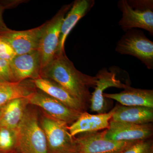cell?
<instances>
[{
    "label": "cell",
    "mask_w": 153,
    "mask_h": 153,
    "mask_svg": "<svg viewBox=\"0 0 153 153\" xmlns=\"http://www.w3.org/2000/svg\"><path fill=\"white\" fill-rule=\"evenodd\" d=\"M6 8L4 4L0 2V33L5 32L8 30L3 19V13L4 9Z\"/></svg>",
    "instance_id": "obj_24"
},
{
    "label": "cell",
    "mask_w": 153,
    "mask_h": 153,
    "mask_svg": "<svg viewBox=\"0 0 153 153\" xmlns=\"http://www.w3.org/2000/svg\"><path fill=\"white\" fill-rule=\"evenodd\" d=\"M28 104L26 97L11 100L3 106L0 116V127L16 130Z\"/></svg>",
    "instance_id": "obj_18"
},
{
    "label": "cell",
    "mask_w": 153,
    "mask_h": 153,
    "mask_svg": "<svg viewBox=\"0 0 153 153\" xmlns=\"http://www.w3.org/2000/svg\"><path fill=\"white\" fill-rule=\"evenodd\" d=\"M120 153H153L152 141H139Z\"/></svg>",
    "instance_id": "obj_21"
},
{
    "label": "cell",
    "mask_w": 153,
    "mask_h": 153,
    "mask_svg": "<svg viewBox=\"0 0 153 153\" xmlns=\"http://www.w3.org/2000/svg\"><path fill=\"white\" fill-rule=\"evenodd\" d=\"M116 106L108 113L91 114L86 112L81 113L76 121L73 123L68 129L71 136L85 133L93 132L108 128L109 122Z\"/></svg>",
    "instance_id": "obj_13"
},
{
    "label": "cell",
    "mask_w": 153,
    "mask_h": 153,
    "mask_svg": "<svg viewBox=\"0 0 153 153\" xmlns=\"http://www.w3.org/2000/svg\"><path fill=\"white\" fill-rule=\"evenodd\" d=\"M94 4V0H76L67 13L62 22L58 53L64 52L65 42L74 26L88 13Z\"/></svg>",
    "instance_id": "obj_15"
},
{
    "label": "cell",
    "mask_w": 153,
    "mask_h": 153,
    "mask_svg": "<svg viewBox=\"0 0 153 153\" xmlns=\"http://www.w3.org/2000/svg\"><path fill=\"white\" fill-rule=\"evenodd\" d=\"M72 4L63 6L52 19L45 23L38 49L41 55L42 69L48 65L58 53L62 22Z\"/></svg>",
    "instance_id": "obj_5"
},
{
    "label": "cell",
    "mask_w": 153,
    "mask_h": 153,
    "mask_svg": "<svg viewBox=\"0 0 153 153\" xmlns=\"http://www.w3.org/2000/svg\"><path fill=\"white\" fill-rule=\"evenodd\" d=\"M125 34L117 43L115 50L122 55H131L136 57L148 68H153V42L142 31L132 29Z\"/></svg>",
    "instance_id": "obj_6"
},
{
    "label": "cell",
    "mask_w": 153,
    "mask_h": 153,
    "mask_svg": "<svg viewBox=\"0 0 153 153\" xmlns=\"http://www.w3.org/2000/svg\"><path fill=\"white\" fill-rule=\"evenodd\" d=\"M105 130L80 134L75 138L77 153H120L139 141H117L106 139Z\"/></svg>",
    "instance_id": "obj_7"
},
{
    "label": "cell",
    "mask_w": 153,
    "mask_h": 153,
    "mask_svg": "<svg viewBox=\"0 0 153 153\" xmlns=\"http://www.w3.org/2000/svg\"><path fill=\"white\" fill-rule=\"evenodd\" d=\"M10 63L15 82L41 77L42 62L38 50L16 55Z\"/></svg>",
    "instance_id": "obj_11"
},
{
    "label": "cell",
    "mask_w": 153,
    "mask_h": 153,
    "mask_svg": "<svg viewBox=\"0 0 153 153\" xmlns=\"http://www.w3.org/2000/svg\"><path fill=\"white\" fill-rule=\"evenodd\" d=\"M15 82L10 62L0 59V82Z\"/></svg>",
    "instance_id": "obj_22"
},
{
    "label": "cell",
    "mask_w": 153,
    "mask_h": 153,
    "mask_svg": "<svg viewBox=\"0 0 153 153\" xmlns=\"http://www.w3.org/2000/svg\"><path fill=\"white\" fill-rule=\"evenodd\" d=\"M27 98L28 104L40 108L45 114L67 124L74 123L81 114L41 91L36 90Z\"/></svg>",
    "instance_id": "obj_8"
},
{
    "label": "cell",
    "mask_w": 153,
    "mask_h": 153,
    "mask_svg": "<svg viewBox=\"0 0 153 153\" xmlns=\"http://www.w3.org/2000/svg\"><path fill=\"white\" fill-rule=\"evenodd\" d=\"M16 134L17 153H49L46 135L35 110L27 107Z\"/></svg>",
    "instance_id": "obj_2"
},
{
    "label": "cell",
    "mask_w": 153,
    "mask_h": 153,
    "mask_svg": "<svg viewBox=\"0 0 153 153\" xmlns=\"http://www.w3.org/2000/svg\"><path fill=\"white\" fill-rule=\"evenodd\" d=\"M36 90L31 79L20 82H0V107L16 99L26 98Z\"/></svg>",
    "instance_id": "obj_19"
},
{
    "label": "cell",
    "mask_w": 153,
    "mask_h": 153,
    "mask_svg": "<svg viewBox=\"0 0 153 153\" xmlns=\"http://www.w3.org/2000/svg\"><path fill=\"white\" fill-rule=\"evenodd\" d=\"M32 81L38 90L57 100L69 108L81 113L87 109L79 100L54 81L42 77L32 79Z\"/></svg>",
    "instance_id": "obj_14"
},
{
    "label": "cell",
    "mask_w": 153,
    "mask_h": 153,
    "mask_svg": "<svg viewBox=\"0 0 153 153\" xmlns=\"http://www.w3.org/2000/svg\"><path fill=\"white\" fill-rule=\"evenodd\" d=\"M105 98L116 100L123 106L153 108V91L134 88L129 85L120 93L103 94Z\"/></svg>",
    "instance_id": "obj_16"
},
{
    "label": "cell",
    "mask_w": 153,
    "mask_h": 153,
    "mask_svg": "<svg viewBox=\"0 0 153 153\" xmlns=\"http://www.w3.org/2000/svg\"><path fill=\"white\" fill-rule=\"evenodd\" d=\"M117 6L122 13L119 25L125 32L132 29H141L153 35L152 0H120Z\"/></svg>",
    "instance_id": "obj_3"
},
{
    "label": "cell",
    "mask_w": 153,
    "mask_h": 153,
    "mask_svg": "<svg viewBox=\"0 0 153 153\" xmlns=\"http://www.w3.org/2000/svg\"><path fill=\"white\" fill-rule=\"evenodd\" d=\"M44 25L45 23L37 27L24 31L9 29L0 33V36L10 45L16 55L27 54L38 50Z\"/></svg>",
    "instance_id": "obj_10"
},
{
    "label": "cell",
    "mask_w": 153,
    "mask_h": 153,
    "mask_svg": "<svg viewBox=\"0 0 153 153\" xmlns=\"http://www.w3.org/2000/svg\"><path fill=\"white\" fill-rule=\"evenodd\" d=\"M152 134L153 126L151 123L136 124L110 120L105 137L117 141H133L147 140Z\"/></svg>",
    "instance_id": "obj_9"
},
{
    "label": "cell",
    "mask_w": 153,
    "mask_h": 153,
    "mask_svg": "<svg viewBox=\"0 0 153 153\" xmlns=\"http://www.w3.org/2000/svg\"><path fill=\"white\" fill-rule=\"evenodd\" d=\"M40 124L47 138L49 153H77L74 137L71 136L67 124L45 114Z\"/></svg>",
    "instance_id": "obj_4"
},
{
    "label": "cell",
    "mask_w": 153,
    "mask_h": 153,
    "mask_svg": "<svg viewBox=\"0 0 153 153\" xmlns=\"http://www.w3.org/2000/svg\"><path fill=\"white\" fill-rule=\"evenodd\" d=\"M111 120L136 124L150 123L153 121V108L143 106L117 105Z\"/></svg>",
    "instance_id": "obj_17"
},
{
    "label": "cell",
    "mask_w": 153,
    "mask_h": 153,
    "mask_svg": "<svg viewBox=\"0 0 153 153\" xmlns=\"http://www.w3.org/2000/svg\"><path fill=\"white\" fill-rule=\"evenodd\" d=\"M16 55L12 47L0 36V59L10 62Z\"/></svg>",
    "instance_id": "obj_23"
},
{
    "label": "cell",
    "mask_w": 153,
    "mask_h": 153,
    "mask_svg": "<svg viewBox=\"0 0 153 153\" xmlns=\"http://www.w3.org/2000/svg\"><path fill=\"white\" fill-rule=\"evenodd\" d=\"M3 107H0V116H1V113L2 109Z\"/></svg>",
    "instance_id": "obj_25"
},
{
    "label": "cell",
    "mask_w": 153,
    "mask_h": 153,
    "mask_svg": "<svg viewBox=\"0 0 153 153\" xmlns=\"http://www.w3.org/2000/svg\"><path fill=\"white\" fill-rule=\"evenodd\" d=\"M0 153H17L16 130L0 127Z\"/></svg>",
    "instance_id": "obj_20"
},
{
    "label": "cell",
    "mask_w": 153,
    "mask_h": 153,
    "mask_svg": "<svg viewBox=\"0 0 153 153\" xmlns=\"http://www.w3.org/2000/svg\"><path fill=\"white\" fill-rule=\"evenodd\" d=\"M97 82L94 91L91 94L90 100V108L91 111L97 114L106 113L107 104L103 97L104 91L109 87H116L125 89L129 85L121 82L116 77L114 71H109L106 68H103L97 74Z\"/></svg>",
    "instance_id": "obj_12"
},
{
    "label": "cell",
    "mask_w": 153,
    "mask_h": 153,
    "mask_svg": "<svg viewBox=\"0 0 153 153\" xmlns=\"http://www.w3.org/2000/svg\"><path fill=\"white\" fill-rule=\"evenodd\" d=\"M41 77L54 81L79 100L86 108L90 103L89 89L95 88L96 76L78 71L66 56L65 51L58 53L53 60L42 68Z\"/></svg>",
    "instance_id": "obj_1"
}]
</instances>
